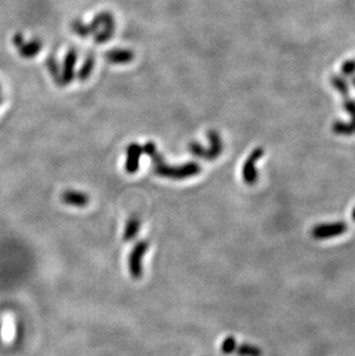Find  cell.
<instances>
[{
  "mask_svg": "<svg viewBox=\"0 0 355 356\" xmlns=\"http://www.w3.org/2000/svg\"><path fill=\"white\" fill-rule=\"evenodd\" d=\"M143 152L151 158L153 163V171L156 175L162 178L171 179V180H184V179L192 178L200 174L201 166L195 162H189L181 164L179 166H171L165 162L164 157L159 151H157L154 142H147L143 145Z\"/></svg>",
  "mask_w": 355,
  "mask_h": 356,
  "instance_id": "1",
  "label": "cell"
},
{
  "mask_svg": "<svg viewBox=\"0 0 355 356\" xmlns=\"http://www.w3.org/2000/svg\"><path fill=\"white\" fill-rule=\"evenodd\" d=\"M208 139L210 142V148L202 147L200 143L190 142L188 144V150H189L195 157L202 158L205 160H215L220 156L221 152L224 150L223 141H221L219 134L216 130H210L208 132Z\"/></svg>",
  "mask_w": 355,
  "mask_h": 356,
  "instance_id": "2",
  "label": "cell"
},
{
  "mask_svg": "<svg viewBox=\"0 0 355 356\" xmlns=\"http://www.w3.org/2000/svg\"><path fill=\"white\" fill-rule=\"evenodd\" d=\"M149 249V243L145 240L139 241L136 245L133 247L132 251H130L128 256V270L129 275L133 279H141L142 275H143V265H142V262H143L144 255Z\"/></svg>",
  "mask_w": 355,
  "mask_h": 356,
  "instance_id": "3",
  "label": "cell"
},
{
  "mask_svg": "<svg viewBox=\"0 0 355 356\" xmlns=\"http://www.w3.org/2000/svg\"><path fill=\"white\" fill-rule=\"evenodd\" d=\"M13 44L16 47L17 52L24 59H31L37 56L43 48V43L39 38L30 39L29 42L24 41L23 35L21 32L15 33L13 37Z\"/></svg>",
  "mask_w": 355,
  "mask_h": 356,
  "instance_id": "4",
  "label": "cell"
},
{
  "mask_svg": "<svg viewBox=\"0 0 355 356\" xmlns=\"http://www.w3.org/2000/svg\"><path fill=\"white\" fill-rule=\"evenodd\" d=\"M347 228V224L344 221H335V223L316 225L311 228L310 234L316 240H326L346 233Z\"/></svg>",
  "mask_w": 355,
  "mask_h": 356,
  "instance_id": "5",
  "label": "cell"
},
{
  "mask_svg": "<svg viewBox=\"0 0 355 356\" xmlns=\"http://www.w3.org/2000/svg\"><path fill=\"white\" fill-rule=\"evenodd\" d=\"M264 150L262 148H256L255 150L251 151V154L248 156L247 159L242 167V179H244L245 184L248 186H254L256 184L257 178H259V173H257L256 164L257 160H260L263 157Z\"/></svg>",
  "mask_w": 355,
  "mask_h": 356,
  "instance_id": "6",
  "label": "cell"
},
{
  "mask_svg": "<svg viewBox=\"0 0 355 356\" xmlns=\"http://www.w3.org/2000/svg\"><path fill=\"white\" fill-rule=\"evenodd\" d=\"M77 62V52L74 48H71L66 53L62 66V86H67L75 77V65Z\"/></svg>",
  "mask_w": 355,
  "mask_h": 356,
  "instance_id": "7",
  "label": "cell"
},
{
  "mask_svg": "<svg viewBox=\"0 0 355 356\" xmlns=\"http://www.w3.org/2000/svg\"><path fill=\"white\" fill-rule=\"evenodd\" d=\"M344 106L346 111L351 114L352 121L350 124L337 121V123L333 124L332 130L336 134H339V135H352V134H355V102L347 98L344 102Z\"/></svg>",
  "mask_w": 355,
  "mask_h": 356,
  "instance_id": "8",
  "label": "cell"
},
{
  "mask_svg": "<svg viewBox=\"0 0 355 356\" xmlns=\"http://www.w3.org/2000/svg\"><path fill=\"white\" fill-rule=\"evenodd\" d=\"M143 154V148L138 143H130L126 150L125 170L129 174H134L139 169V159Z\"/></svg>",
  "mask_w": 355,
  "mask_h": 356,
  "instance_id": "9",
  "label": "cell"
},
{
  "mask_svg": "<svg viewBox=\"0 0 355 356\" xmlns=\"http://www.w3.org/2000/svg\"><path fill=\"white\" fill-rule=\"evenodd\" d=\"M62 202L63 204H67L71 206H77V208H83L89 204V196L86 193H82L78 190H66L63 191L60 196Z\"/></svg>",
  "mask_w": 355,
  "mask_h": 356,
  "instance_id": "10",
  "label": "cell"
},
{
  "mask_svg": "<svg viewBox=\"0 0 355 356\" xmlns=\"http://www.w3.org/2000/svg\"><path fill=\"white\" fill-rule=\"evenodd\" d=\"M105 59L113 65H126L134 59V52L127 48H113L105 53Z\"/></svg>",
  "mask_w": 355,
  "mask_h": 356,
  "instance_id": "11",
  "label": "cell"
},
{
  "mask_svg": "<svg viewBox=\"0 0 355 356\" xmlns=\"http://www.w3.org/2000/svg\"><path fill=\"white\" fill-rule=\"evenodd\" d=\"M139 227H141V220H139V218L136 217V216L130 217L125 226V231H123V240L127 242L134 240L136 235H138Z\"/></svg>",
  "mask_w": 355,
  "mask_h": 356,
  "instance_id": "12",
  "label": "cell"
},
{
  "mask_svg": "<svg viewBox=\"0 0 355 356\" xmlns=\"http://www.w3.org/2000/svg\"><path fill=\"white\" fill-rule=\"evenodd\" d=\"M46 67L50 72V75L52 76L54 82L58 86L62 87V66L58 63V60L53 54H51L50 57L46 59Z\"/></svg>",
  "mask_w": 355,
  "mask_h": 356,
  "instance_id": "13",
  "label": "cell"
},
{
  "mask_svg": "<svg viewBox=\"0 0 355 356\" xmlns=\"http://www.w3.org/2000/svg\"><path fill=\"white\" fill-rule=\"evenodd\" d=\"M95 62H96L95 54H93V53L88 54L86 60H84L83 65H82L80 71H78L77 73V77L80 78L81 81H86L87 78L92 75L93 68H95Z\"/></svg>",
  "mask_w": 355,
  "mask_h": 356,
  "instance_id": "14",
  "label": "cell"
},
{
  "mask_svg": "<svg viewBox=\"0 0 355 356\" xmlns=\"http://www.w3.org/2000/svg\"><path fill=\"white\" fill-rule=\"evenodd\" d=\"M235 352L239 356H262V349L250 343H241L240 346H236Z\"/></svg>",
  "mask_w": 355,
  "mask_h": 356,
  "instance_id": "15",
  "label": "cell"
},
{
  "mask_svg": "<svg viewBox=\"0 0 355 356\" xmlns=\"http://www.w3.org/2000/svg\"><path fill=\"white\" fill-rule=\"evenodd\" d=\"M331 83H332V86L341 93V95H344V96L348 95V91H350L348 83L344 80V78L340 77V76H337V75L332 76Z\"/></svg>",
  "mask_w": 355,
  "mask_h": 356,
  "instance_id": "16",
  "label": "cell"
},
{
  "mask_svg": "<svg viewBox=\"0 0 355 356\" xmlns=\"http://www.w3.org/2000/svg\"><path fill=\"white\" fill-rule=\"evenodd\" d=\"M72 30L77 33V36H80L82 38H87L89 36V32H88V27L87 23H84L83 21L77 19L74 20L72 22Z\"/></svg>",
  "mask_w": 355,
  "mask_h": 356,
  "instance_id": "17",
  "label": "cell"
},
{
  "mask_svg": "<svg viewBox=\"0 0 355 356\" xmlns=\"http://www.w3.org/2000/svg\"><path fill=\"white\" fill-rule=\"evenodd\" d=\"M236 346H238V345H236L235 338L233 336H229V337H226L225 339H224L223 342H221L220 351H221V353H224V354H226V355L232 354L233 352H235Z\"/></svg>",
  "mask_w": 355,
  "mask_h": 356,
  "instance_id": "18",
  "label": "cell"
},
{
  "mask_svg": "<svg viewBox=\"0 0 355 356\" xmlns=\"http://www.w3.org/2000/svg\"><path fill=\"white\" fill-rule=\"evenodd\" d=\"M341 72L345 75H354L355 74V60H347L341 65Z\"/></svg>",
  "mask_w": 355,
  "mask_h": 356,
  "instance_id": "19",
  "label": "cell"
},
{
  "mask_svg": "<svg viewBox=\"0 0 355 356\" xmlns=\"http://www.w3.org/2000/svg\"><path fill=\"white\" fill-rule=\"evenodd\" d=\"M352 218H353V220L355 221V206H354V209L352 210Z\"/></svg>",
  "mask_w": 355,
  "mask_h": 356,
  "instance_id": "20",
  "label": "cell"
},
{
  "mask_svg": "<svg viewBox=\"0 0 355 356\" xmlns=\"http://www.w3.org/2000/svg\"><path fill=\"white\" fill-rule=\"evenodd\" d=\"M352 83H353V86L355 87V75L352 77Z\"/></svg>",
  "mask_w": 355,
  "mask_h": 356,
  "instance_id": "21",
  "label": "cell"
},
{
  "mask_svg": "<svg viewBox=\"0 0 355 356\" xmlns=\"http://www.w3.org/2000/svg\"><path fill=\"white\" fill-rule=\"evenodd\" d=\"M2 100V95H1V87H0V103H1Z\"/></svg>",
  "mask_w": 355,
  "mask_h": 356,
  "instance_id": "22",
  "label": "cell"
}]
</instances>
